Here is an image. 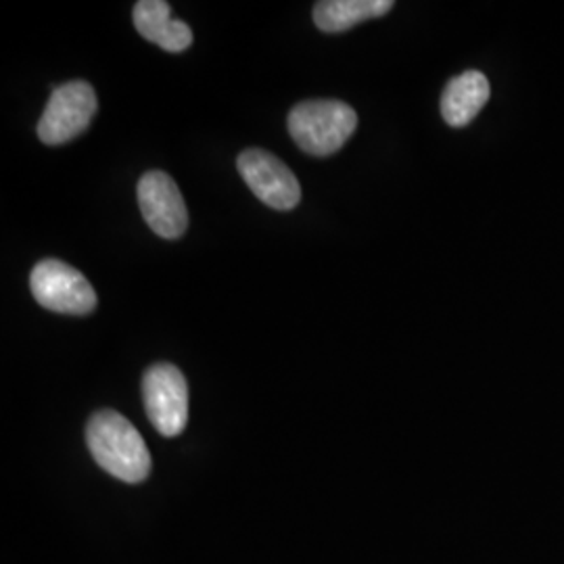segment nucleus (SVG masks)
<instances>
[{"instance_id":"nucleus-5","label":"nucleus","mask_w":564,"mask_h":564,"mask_svg":"<svg viewBox=\"0 0 564 564\" xmlns=\"http://www.w3.org/2000/svg\"><path fill=\"white\" fill-rule=\"evenodd\" d=\"M147 416L163 437H176L188 423V384L174 364H153L142 377Z\"/></svg>"},{"instance_id":"nucleus-3","label":"nucleus","mask_w":564,"mask_h":564,"mask_svg":"<svg viewBox=\"0 0 564 564\" xmlns=\"http://www.w3.org/2000/svg\"><path fill=\"white\" fill-rule=\"evenodd\" d=\"M30 289L44 310L57 314L86 316L97 307V293L93 284L80 270L61 260L36 263L30 274Z\"/></svg>"},{"instance_id":"nucleus-9","label":"nucleus","mask_w":564,"mask_h":564,"mask_svg":"<svg viewBox=\"0 0 564 564\" xmlns=\"http://www.w3.org/2000/svg\"><path fill=\"white\" fill-rule=\"evenodd\" d=\"M491 88L481 72H464L447 82L442 95V116L452 128H464L475 120L487 101Z\"/></svg>"},{"instance_id":"nucleus-2","label":"nucleus","mask_w":564,"mask_h":564,"mask_svg":"<svg viewBox=\"0 0 564 564\" xmlns=\"http://www.w3.org/2000/svg\"><path fill=\"white\" fill-rule=\"evenodd\" d=\"M286 123L291 139L303 153L328 158L351 139L358 128V113L347 102L316 99L295 105Z\"/></svg>"},{"instance_id":"nucleus-8","label":"nucleus","mask_w":564,"mask_h":564,"mask_svg":"<svg viewBox=\"0 0 564 564\" xmlns=\"http://www.w3.org/2000/svg\"><path fill=\"white\" fill-rule=\"evenodd\" d=\"M134 25L147 39L167 53H182L193 44L191 28L181 20H172V9L165 0H141L132 11Z\"/></svg>"},{"instance_id":"nucleus-10","label":"nucleus","mask_w":564,"mask_h":564,"mask_svg":"<svg viewBox=\"0 0 564 564\" xmlns=\"http://www.w3.org/2000/svg\"><path fill=\"white\" fill-rule=\"evenodd\" d=\"M391 9V0H321L314 4V23L326 34H339L362 21L383 18Z\"/></svg>"},{"instance_id":"nucleus-1","label":"nucleus","mask_w":564,"mask_h":564,"mask_svg":"<svg viewBox=\"0 0 564 564\" xmlns=\"http://www.w3.org/2000/svg\"><path fill=\"white\" fill-rule=\"evenodd\" d=\"M86 444L102 470L120 481L142 484L151 473V454L139 429L116 410L90 416Z\"/></svg>"},{"instance_id":"nucleus-7","label":"nucleus","mask_w":564,"mask_h":564,"mask_svg":"<svg viewBox=\"0 0 564 564\" xmlns=\"http://www.w3.org/2000/svg\"><path fill=\"white\" fill-rule=\"evenodd\" d=\"M137 195L142 218L151 230L167 241L181 239L188 226V212L174 178L165 172H147L139 181Z\"/></svg>"},{"instance_id":"nucleus-6","label":"nucleus","mask_w":564,"mask_h":564,"mask_svg":"<svg viewBox=\"0 0 564 564\" xmlns=\"http://www.w3.org/2000/svg\"><path fill=\"white\" fill-rule=\"evenodd\" d=\"M237 167L253 195L268 207L289 212L302 202L300 181L276 155L263 149H247L239 155Z\"/></svg>"},{"instance_id":"nucleus-4","label":"nucleus","mask_w":564,"mask_h":564,"mask_svg":"<svg viewBox=\"0 0 564 564\" xmlns=\"http://www.w3.org/2000/svg\"><path fill=\"white\" fill-rule=\"evenodd\" d=\"M97 109V95L88 82H65L59 88H53L39 121V139L48 147L74 141L95 120Z\"/></svg>"}]
</instances>
